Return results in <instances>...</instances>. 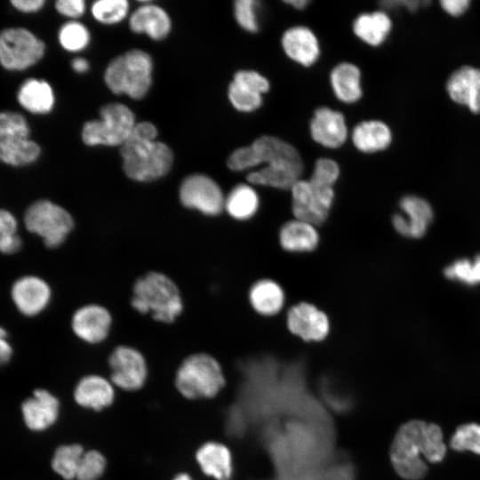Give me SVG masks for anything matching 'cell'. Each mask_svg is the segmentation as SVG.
I'll return each mask as SVG.
<instances>
[{
	"label": "cell",
	"instance_id": "1",
	"mask_svg": "<svg viewBox=\"0 0 480 480\" xmlns=\"http://www.w3.org/2000/svg\"><path fill=\"white\" fill-rule=\"evenodd\" d=\"M445 452L441 428L434 423L413 420L397 430L390 447V460L401 477L419 480L428 471L421 456L436 463L444 459Z\"/></svg>",
	"mask_w": 480,
	"mask_h": 480
},
{
	"label": "cell",
	"instance_id": "2",
	"mask_svg": "<svg viewBox=\"0 0 480 480\" xmlns=\"http://www.w3.org/2000/svg\"><path fill=\"white\" fill-rule=\"evenodd\" d=\"M132 308L155 320L170 324L182 313L183 301L176 284L165 274L150 271L134 283Z\"/></svg>",
	"mask_w": 480,
	"mask_h": 480
},
{
	"label": "cell",
	"instance_id": "3",
	"mask_svg": "<svg viewBox=\"0 0 480 480\" xmlns=\"http://www.w3.org/2000/svg\"><path fill=\"white\" fill-rule=\"evenodd\" d=\"M120 153L124 172L130 179L140 182L164 177L173 163V154L166 144L132 134L121 146Z\"/></svg>",
	"mask_w": 480,
	"mask_h": 480
},
{
	"label": "cell",
	"instance_id": "4",
	"mask_svg": "<svg viewBox=\"0 0 480 480\" xmlns=\"http://www.w3.org/2000/svg\"><path fill=\"white\" fill-rule=\"evenodd\" d=\"M152 71L151 57L146 52L134 49L117 56L108 64L104 80L114 93L140 100L151 86Z\"/></svg>",
	"mask_w": 480,
	"mask_h": 480
},
{
	"label": "cell",
	"instance_id": "5",
	"mask_svg": "<svg viewBox=\"0 0 480 480\" xmlns=\"http://www.w3.org/2000/svg\"><path fill=\"white\" fill-rule=\"evenodd\" d=\"M175 385L187 398H211L224 387L225 379L214 357L205 353H196L181 363L176 373Z\"/></svg>",
	"mask_w": 480,
	"mask_h": 480
},
{
	"label": "cell",
	"instance_id": "6",
	"mask_svg": "<svg viewBox=\"0 0 480 480\" xmlns=\"http://www.w3.org/2000/svg\"><path fill=\"white\" fill-rule=\"evenodd\" d=\"M40 153V146L30 139L26 118L13 111L0 112V161L24 166L36 161Z\"/></svg>",
	"mask_w": 480,
	"mask_h": 480
},
{
	"label": "cell",
	"instance_id": "7",
	"mask_svg": "<svg viewBox=\"0 0 480 480\" xmlns=\"http://www.w3.org/2000/svg\"><path fill=\"white\" fill-rule=\"evenodd\" d=\"M100 116L83 127L82 138L88 146H122L136 124L132 111L121 103L104 105Z\"/></svg>",
	"mask_w": 480,
	"mask_h": 480
},
{
	"label": "cell",
	"instance_id": "8",
	"mask_svg": "<svg viewBox=\"0 0 480 480\" xmlns=\"http://www.w3.org/2000/svg\"><path fill=\"white\" fill-rule=\"evenodd\" d=\"M27 228L43 238L44 244L54 248L60 245L74 228L71 214L49 200H38L26 211Z\"/></svg>",
	"mask_w": 480,
	"mask_h": 480
},
{
	"label": "cell",
	"instance_id": "9",
	"mask_svg": "<svg viewBox=\"0 0 480 480\" xmlns=\"http://www.w3.org/2000/svg\"><path fill=\"white\" fill-rule=\"evenodd\" d=\"M302 160L298 150L288 142L269 135L256 139L250 146L239 148L228 158L230 170L244 171L260 164Z\"/></svg>",
	"mask_w": 480,
	"mask_h": 480
},
{
	"label": "cell",
	"instance_id": "10",
	"mask_svg": "<svg viewBox=\"0 0 480 480\" xmlns=\"http://www.w3.org/2000/svg\"><path fill=\"white\" fill-rule=\"evenodd\" d=\"M44 43L25 28H9L0 32V64L10 71L27 69L44 56Z\"/></svg>",
	"mask_w": 480,
	"mask_h": 480
},
{
	"label": "cell",
	"instance_id": "11",
	"mask_svg": "<svg viewBox=\"0 0 480 480\" xmlns=\"http://www.w3.org/2000/svg\"><path fill=\"white\" fill-rule=\"evenodd\" d=\"M292 209L295 219L315 226L324 223L330 212L334 190L310 180H299L291 188Z\"/></svg>",
	"mask_w": 480,
	"mask_h": 480
},
{
	"label": "cell",
	"instance_id": "12",
	"mask_svg": "<svg viewBox=\"0 0 480 480\" xmlns=\"http://www.w3.org/2000/svg\"><path fill=\"white\" fill-rule=\"evenodd\" d=\"M179 196L185 207L207 216H216L224 209L225 196L221 188L204 174L195 173L184 179Z\"/></svg>",
	"mask_w": 480,
	"mask_h": 480
},
{
	"label": "cell",
	"instance_id": "13",
	"mask_svg": "<svg viewBox=\"0 0 480 480\" xmlns=\"http://www.w3.org/2000/svg\"><path fill=\"white\" fill-rule=\"evenodd\" d=\"M111 380L125 390H137L145 383L148 368L143 355L130 346L115 348L109 356Z\"/></svg>",
	"mask_w": 480,
	"mask_h": 480
},
{
	"label": "cell",
	"instance_id": "14",
	"mask_svg": "<svg viewBox=\"0 0 480 480\" xmlns=\"http://www.w3.org/2000/svg\"><path fill=\"white\" fill-rule=\"evenodd\" d=\"M449 99L472 114H480V68L463 65L453 70L445 83Z\"/></svg>",
	"mask_w": 480,
	"mask_h": 480
},
{
	"label": "cell",
	"instance_id": "15",
	"mask_svg": "<svg viewBox=\"0 0 480 480\" xmlns=\"http://www.w3.org/2000/svg\"><path fill=\"white\" fill-rule=\"evenodd\" d=\"M290 332L305 341H321L330 331V323L324 312L316 306L300 302L292 306L287 314Z\"/></svg>",
	"mask_w": 480,
	"mask_h": 480
},
{
	"label": "cell",
	"instance_id": "16",
	"mask_svg": "<svg viewBox=\"0 0 480 480\" xmlns=\"http://www.w3.org/2000/svg\"><path fill=\"white\" fill-rule=\"evenodd\" d=\"M399 206L404 214L396 213L393 216L395 229L404 236H423L433 220V210L429 203L418 196L408 195L400 200Z\"/></svg>",
	"mask_w": 480,
	"mask_h": 480
},
{
	"label": "cell",
	"instance_id": "17",
	"mask_svg": "<svg viewBox=\"0 0 480 480\" xmlns=\"http://www.w3.org/2000/svg\"><path fill=\"white\" fill-rule=\"evenodd\" d=\"M111 324V314L99 304L82 306L76 310L71 319L74 333L80 340L91 344L103 341L109 333Z\"/></svg>",
	"mask_w": 480,
	"mask_h": 480
},
{
	"label": "cell",
	"instance_id": "18",
	"mask_svg": "<svg viewBox=\"0 0 480 480\" xmlns=\"http://www.w3.org/2000/svg\"><path fill=\"white\" fill-rule=\"evenodd\" d=\"M313 140L330 148L340 147L346 140L348 129L343 115L326 107L316 110L310 122Z\"/></svg>",
	"mask_w": 480,
	"mask_h": 480
},
{
	"label": "cell",
	"instance_id": "19",
	"mask_svg": "<svg viewBox=\"0 0 480 480\" xmlns=\"http://www.w3.org/2000/svg\"><path fill=\"white\" fill-rule=\"evenodd\" d=\"M12 300L18 309L26 316H34L43 311L51 299L48 284L36 276L19 279L12 289Z\"/></svg>",
	"mask_w": 480,
	"mask_h": 480
},
{
	"label": "cell",
	"instance_id": "20",
	"mask_svg": "<svg viewBox=\"0 0 480 480\" xmlns=\"http://www.w3.org/2000/svg\"><path fill=\"white\" fill-rule=\"evenodd\" d=\"M303 162L285 161L268 164L260 170L251 172L247 180L252 185H261L279 189H291L300 180Z\"/></svg>",
	"mask_w": 480,
	"mask_h": 480
},
{
	"label": "cell",
	"instance_id": "21",
	"mask_svg": "<svg viewBox=\"0 0 480 480\" xmlns=\"http://www.w3.org/2000/svg\"><path fill=\"white\" fill-rule=\"evenodd\" d=\"M284 51L294 61L308 67L319 56V45L314 33L306 27L287 29L282 37Z\"/></svg>",
	"mask_w": 480,
	"mask_h": 480
},
{
	"label": "cell",
	"instance_id": "22",
	"mask_svg": "<svg viewBox=\"0 0 480 480\" xmlns=\"http://www.w3.org/2000/svg\"><path fill=\"white\" fill-rule=\"evenodd\" d=\"M27 426L33 430H43L54 423L59 413V401L47 390L37 389L34 396L22 404Z\"/></svg>",
	"mask_w": 480,
	"mask_h": 480
},
{
	"label": "cell",
	"instance_id": "23",
	"mask_svg": "<svg viewBox=\"0 0 480 480\" xmlns=\"http://www.w3.org/2000/svg\"><path fill=\"white\" fill-rule=\"evenodd\" d=\"M129 26L135 33H145L154 40H161L166 37L171 30V20L161 7L145 4L132 12Z\"/></svg>",
	"mask_w": 480,
	"mask_h": 480
},
{
	"label": "cell",
	"instance_id": "24",
	"mask_svg": "<svg viewBox=\"0 0 480 480\" xmlns=\"http://www.w3.org/2000/svg\"><path fill=\"white\" fill-rule=\"evenodd\" d=\"M196 460L203 472L216 480H230L232 457L227 446L216 442L204 444L196 452Z\"/></svg>",
	"mask_w": 480,
	"mask_h": 480
},
{
	"label": "cell",
	"instance_id": "25",
	"mask_svg": "<svg viewBox=\"0 0 480 480\" xmlns=\"http://www.w3.org/2000/svg\"><path fill=\"white\" fill-rule=\"evenodd\" d=\"M74 395L78 404L95 411L109 406L114 400L112 385L99 375H89L81 379Z\"/></svg>",
	"mask_w": 480,
	"mask_h": 480
},
{
	"label": "cell",
	"instance_id": "26",
	"mask_svg": "<svg viewBox=\"0 0 480 480\" xmlns=\"http://www.w3.org/2000/svg\"><path fill=\"white\" fill-rule=\"evenodd\" d=\"M279 242L287 252H308L317 246L319 235L315 225L294 219L281 228Z\"/></svg>",
	"mask_w": 480,
	"mask_h": 480
},
{
	"label": "cell",
	"instance_id": "27",
	"mask_svg": "<svg viewBox=\"0 0 480 480\" xmlns=\"http://www.w3.org/2000/svg\"><path fill=\"white\" fill-rule=\"evenodd\" d=\"M19 104L33 114H47L54 106V92L44 80L29 78L23 82L17 93Z\"/></svg>",
	"mask_w": 480,
	"mask_h": 480
},
{
	"label": "cell",
	"instance_id": "28",
	"mask_svg": "<svg viewBox=\"0 0 480 480\" xmlns=\"http://www.w3.org/2000/svg\"><path fill=\"white\" fill-rule=\"evenodd\" d=\"M352 140L360 151L373 153L388 148L392 141V132L382 121H364L355 127Z\"/></svg>",
	"mask_w": 480,
	"mask_h": 480
},
{
	"label": "cell",
	"instance_id": "29",
	"mask_svg": "<svg viewBox=\"0 0 480 480\" xmlns=\"http://www.w3.org/2000/svg\"><path fill=\"white\" fill-rule=\"evenodd\" d=\"M249 300L254 310L263 316L277 314L284 304V292L273 280H259L250 289Z\"/></svg>",
	"mask_w": 480,
	"mask_h": 480
},
{
	"label": "cell",
	"instance_id": "30",
	"mask_svg": "<svg viewBox=\"0 0 480 480\" xmlns=\"http://www.w3.org/2000/svg\"><path fill=\"white\" fill-rule=\"evenodd\" d=\"M391 28V19L383 11L361 14L353 24L355 34L372 46L381 44L387 39Z\"/></svg>",
	"mask_w": 480,
	"mask_h": 480
},
{
	"label": "cell",
	"instance_id": "31",
	"mask_svg": "<svg viewBox=\"0 0 480 480\" xmlns=\"http://www.w3.org/2000/svg\"><path fill=\"white\" fill-rule=\"evenodd\" d=\"M331 84L337 98L352 103L362 96L359 68L348 62L337 65L331 73Z\"/></svg>",
	"mask_w": 480,
	"mask_h": 480
},
{
	"label": "cell",
	"instance_id": "32",
	"mask_svg": "<svg viewBox=\"0 0 480 480\" xmlns=\"http://www.w3.org/2000/svg\"><path fill=\"white\" fill-rule=\"evenodd\" d=\"M259 204L255 189L247 184H238L225 197L224 209L233 219L246 220L256 213Z\"/></svg>",
	"mask_w": 480,
	"mask_h": 480
},
{
	"label": "cell",
	"instance_id": "33",
	"mask_svg": "<svg viewBox=\"0 0 480 480\" xmlns=\"http://www.w3.org/2000/svg\"><path fill=\"white\" fill-rule=\"evenodd\" d=\"M84 453V449L79 444L60 446L52 459L53 470L66 480L75 478Z\"/></svg>",
	"mask_w": 480,
	"mask_h": 480
},
{
	"label": "cell",
	"instance_id": "34",
	"mask_svg": "<svg viewBox=\"0 0 480 480\" xmlns=\"http://www.w3.org/2000/svg\"><path fill=\"white\" fill-rule=\"evenodd\" d=\"M444 276L451 280H457L468 285L480 284V255L473 260H458L445 268Z\"/></svg>",
	"mask_w": 480,
	"mask_h": 480
},
{
	"label": "cell",
	"instance_id": "35",
	"mask_svg": "<svg viewBox=\"0 0 480 480\" xmlns=\"http://www.w3.org/2000/svg\"><path fill=\"white\" fill-rule=\"evenodd\" d=\"M129 11L126 0H99L92 5V13L103 24H115L123 20Z\"/></svg>",
	"mask_w": 480,
	"mask_h": 480
},
{
	"label": "cell",
	"instance_id": "36",
	"mask_svg": "<svg viewBox=\"0 0 480 480\" xmlns=\"http://www.w3.org/2000/svg\"><path fill=\"white\" fill-rule=\"evenodd\" d=\"M59 42L68 52H79L88 45L90 33L83 24L70 21L60 28Z\"/></svg>",
	"mask_w": 480,
	"mask_h": 480
},
{
	"label": "cell",
	"instance_id": "37",
	"mask_svg": "<svg viewBox=\"0 0 480 480\" xmlns=\"http://www.w3.org/2000/svg\"><path fill=\"white\" fill-rule=\"evenodd\" d=\"M450 445L458 452L470 451L480 455V424L459 426L451 438Z\"/></svg>",
	"mask_w": 480,
	"mask_h": 480
},
{
	"label": "cell",
	"instance_id": "38",
	"mask_svg": "<svg viewBox=\"0 0 480 480\" xmlns=\"http://www.w3.org/2000/svg\"><path fill=\"white\" fill-rule=\"evenodd\" d=\"M228 95L233 107L243 112L255 110L262 102L260 94L255 93L234 81L228 86Z\"/></svg>",
	"mask_w": 480,
	"mask_h": 480
},
{
	"label": "cell",
	"instance_id": "39",
	"mask_svg": "<svg viewBox=\"0 0 480 480\" xmlns=\"http://www.w3.org/2000/svg\"><path fill=\"white\" fill-rule=\"evenodd\" d=\"M106 466L104 456L95 450L84 453L76 476L77 480H97L101 476Z\"/></svg>",
	"mask_w": 480,
	"mask_h": 480
},
{
	"label": "cell",
	"instance_id": "40",
	"mask_svg": "<svg viewBox=\"0 0 480 480\" xmlns=\"http://www.w3.org/2000/svg\"><path fill=\"white\" fill-rule=\"evenodd\" d=\"M340 175L338 164L330 158H319L314 166L310 180L321 185L332 187Z\"/></svg>",
	"mask_w": 480,
	"mask_h": 480
},
{
	"label": "cell",
	"instance_id": "41",
	"mask_svg": "<svg viewBox=\"0 0 480 480\" xmlns=\"http://www.w3.org/2000/svg\"><path fill=\"white\" fill-rule=\"evenodd\" d=\"M257 2L253 0H237L235 3V17L238 24L247 31L258 30L255 13Z\"/></svg>",
	"mask_w": 480,
	"mask_h": 480
},
{
	"label": "cell",
	"instance_id": "42",
	"mask_svg": "<svg viewBox=\"0 0 480 480\" xmlns=\"http://www.w3.org/2000/svg\"><path fill=\"white\" fill-rule=\"evenodd\" d=\"M233 81L241 86L260 95L267 92L269 89V83L268 79L258 72L252 70L237 71L234 76Z\"/></svg>",
	"mask_w": 480,
	"mask_h": 480
},
{
	"label": "cell",
	"instance_id": "43",
	"mask_svg": "<svg viewBox=\"0 0 480 480\" xmlns=\"http://www.w3.org/2000/svg\"><path fill=\"white\" fill-rule=\"evenodd\" d=\"M55 7L63 16L77 18L84 14L85 4L83 0H59L55 4Z\"/></svg>",
	"mask_w": 480,
	"mask_h": 480
},
{
	"label": "cell",
	"instance_id": "44",
	"mask_svg": "<svg viewBox=\"0 0 480 480\" xmlns=\"http://www.w3.org/2000/svg\"><path fill=\"white\" fill-rule=\"evenodd\" d=\"M441 9L452 17H460L465 14L471 5L470 0H441Z\"/></svg>",
	"mask_w": 480,
	"mask_h": 480
},
{
	"label": "cell",
	"instance_id": "45",
	"mask_svg": "<svg viewBox=\"0 0 480 480\" xmlns=\"http://www.w3.org/2000/svg\"><path fill=\"white\" fill-rule=\"evenodd\" d=\"M430 3L427 0H397L383 1L380 4L385 8L404 7L411 12H417L420 8L426 7Z\"/></svg>",
	"mask_w": 480,
	"mask_h": 480
},
{
	"label": "cell",
	"instance_id": "46",
	"mask_svg": "<svg viewBox=\"0 0 480 480\" xmlns=\"http://www.w3.org/2000/svg\"><path fill=\"white\" fill-rule=\"evenodd\" d=\"M17 221L14 216L8 211L0 210V238L16 234Z\"/></svg>",
	"mask_w": 480,
	"mask_h": 480
},
{
	"label": "cell",
	"instance_id": "47",
	"mask_svg": "<svg viewBox=\"0 0 480 480\" xmlns=\"http://www.w3.org/2000/svg\"><path fill=\"white\" fill-rule=\"evenodd\" d=\"M132 134L140 139L156 140L157 130L153 124L141 122L135 124Z\"/></svg>",
	"mask_w": 480,
	"mask_h": 480
},
{
	"label": "cell",
	"instance_id": "48",
	"mask_svg": "<svg viewBox=\"0 0 480 480\" xmlns=\"http://www.w3.org/2000/svg\"><path fill=\"white\" fill-rule=\"evenodd\" d=\"M12 5L21 12H36L45 4L44 0H12Z\"/></svg>",
	"mask_w": 480,
	"mask_h": 480
},
{
	"label": "cell",
	"instance_id": "49",
	"mask_svg": "<svg viewBox=\"0 0 480 480\" xmlns=\"http://www.w3.org/2000/svg\"><path fill=\"white\" fill-rule=\"evenodd\" d=\"M21 246V240L17 234L0 238V252L10 254L16 252Z\"/></svg>",
	"mask_w": 480,
	"mask_h": 480
},
{
	"label": "cell",
	"instance_id": "50",
	"mask_svg": "<svg viewBox=\"0 0 480 480\" xmlns=\"http://www.w3.org/2000/svg\"><path fill=\"white\" fill-rule=\"evenodd\" d=\"M6 332L0 327V365L6 363L12 355V348L6 340Z\"/></svg>",
	"mask_w": 480,
	"mask_h": 480
},
{
	"label": "cell",
	"instance_id": "51",
	"mask_svg": "<svg viewBox=\"0 0 480 480\" xmlns=\"http://www.w3.org/2000/svg\"><path fill=\"white\" fill-rule=\"evenodd\" d=\"M71 66L73 69L77 73H84L88 70L89 63L83 58H76L72 60Z\"/></svg>",
	"mask_w": 480,
	"mask_h": 480
},
{
	"label": "cell",
	"instance_id": "52",
	"mask_svg": "<svg viewBox=\"0 0 480 480\" xmlns=\"http://www.w3.org/2000/svg\"><path fill=\"white\" fill-rule=\"evenodd\" d=\"M284 3L292 5L295 9L302 10L309 4V1H308V0H289V1H284Z\"/></svg>",
	"mask_w": 480,
	"mask_h": 480
},
{
	"label": "cell",
	"instance_id": "53",
	"mask_svg": "<svg viewBox=\"0 0 480 480\" xmlns=\"http://www.w3.org/2000/svg\"><path fill=\"white\" fill-rule=\"evenodd\" d=\"M173 480H192L188 474H180Z\"/></svg>",
	"mask_w": 480,
	"mask_h": 480
}]
</instances>
